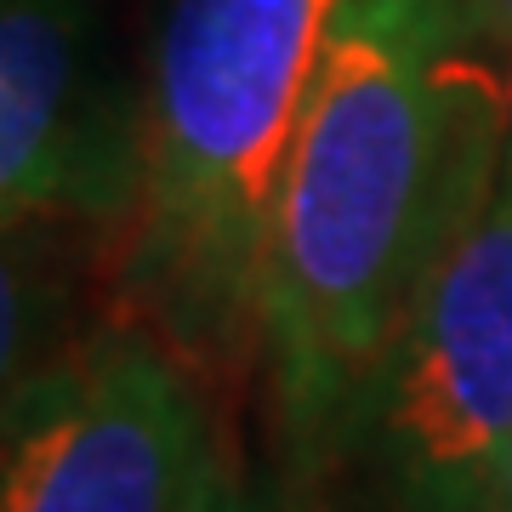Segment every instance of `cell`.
<instances>
[{
    "label": "cell",
    "instance_id": "cell-1",
    "mask_svg": "<svg viewBox=\"0 0 512 512\" xmlns=\"http://www.w3.org/2000/svg\"><path fill=\"white\" fill-rule=\"evenodd\" d=\"M507 131L512 46L473 0H336L256 308V365L302 490H325L353 399L495 200Z\"/></svg>",
    "mask_w": 512,
    "mask_h": 512
},
{
    "label": "cell",
    "instance_id": "cell-2",
    "mask_svg": "<svg viewBox=\"0 0 512 512\" xmlns=\"http://www.w3.org/2000/svg\"><path fill=\"white\" fill-rule=\"evenodd\" d=\"M330 18L336 0H154L120 296L200 370L256 359L268 228Z\"/></svg>",
    "mask_w": 512,
    "mask_h": 512
},
{
    "label": "cell",
    "instance_id": "cell-3",
    "mask_svg": "<svg viewBox=\"0 0 512 512\" xmlns=\"http://www.w3.org/2000/svg\"><path fill=\"white\" fill-rule=\"evenodd\" d=\"M512 450V183L444 256L353 399L325 490L348 512H490Z\"/></svg>",
    "mask_w": 512,
    "mask_h": 512
},
{
    "label": "cell",
    "instance_id": "cell-4",
    "mask_svg": "<svg viewBox=\"0 0 512 512\" xmlns=\"http://www.w3.org/2000/svg\"><path fill=\"white\" fill-rule=\"evenodd\" d=\"M222 467L200 365L137 319L6 387L0 512H200Z\"/></svg>",
    "mask_w": 512,
    "mask_h": 512
},
{
    "label": "cell",
    "instance_id": "cell-5",
    "mask_svg": "<svg viewBox=\"0 0 512 512\" xmlns=\"http://www.w3.org/2000/svg\"><path fill=\"white\" fill-rule=\"evenodd\" d=\"M148 183V97L114 74L97 0H0V211L131 234Z\"/></svg>",
    "mask_w": 512,
    "mask_h": 512
},
{
    "label": "cell",
    "instance_id": "cell-6",
    "mask_svg": "<svg viewBox=\"0 0 512 512\" xmlns=\"http://www.w3.org/2000/svg\"><path fill=\"white\" fill-rule=\"evenodd\" d=\"M200 512H319V507H313V490H302L291 473H251V467L228 461Z\"/></svg>",
    "mask_w": 512,
    "mask_h": 512
},
{
    "label": "cell",
    "instance_id": "cell-7",
    "mask_svg": "<svg viewBox=\"0 0 512 512\" xmlns=\"http://www.w3.org/2000/svg\"><path fill=\"white\" fill-rule=\"evenodd\" d=\"M473 6L484 12V23H490L495 35H501V40L512 46V0H473Z\"/></svg>",
    "mask_w": 512,
    "mask_h": 512
},
{
    "label": "cell",
    "instance_id": "cell-8",
    "mask_svg": "<svg viewBox=\"0 0 512 512\" xmlns=\"http://www.w3.org/2000/svg\"><path fill=\"white\" fill-rule=\"evenodd\" d=\"M490 512H512V450H507V467H501V484H495Z\"/></svg>",
    "mask_w": 512,
    "mask_h": 512
},
{
    "label": "cell",
    "instance_id": "cell-9",
    "mask_svg": "<svg viewBox=\"0 0 512 512\" xmlns=\"http://www.w3.org/2000/svg\"><path fill=\"white\" fill-rule=\"evenodd\" d=\"M501 177L512 183V131H507V171H501Z\"/></svg>",
    "mask_w": 512,
    "mask_h": 512
}]
</instances>
